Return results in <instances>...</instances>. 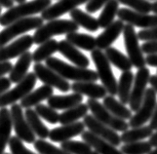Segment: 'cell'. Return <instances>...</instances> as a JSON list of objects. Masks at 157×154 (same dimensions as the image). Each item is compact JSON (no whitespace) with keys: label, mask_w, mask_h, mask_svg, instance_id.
<instances>
[{"label":"cell","mask_w":157,"mask_h":154,"mask_svg":"<svg viewBox=\"0 0 157 154\" xmlns=\"http://www.w3.org/2000/svg\"><path fill=\"white\" fill-rule=\"evenodd\" d=\"M157 104V93L152 87L147 89L144 101L140 108L129 120V126L131 128H136L144 126L150 120Z\"/></svg>","instance_id":"cell-9"},{"label":"cell","mask_w":157,"mask_h":154,"mask_svg":"<svg viewBox=\"0 0 157 154\" xmlns=\"http://www.w3.org/2000/svg\"><path fill=\"white\" fill-rule=\"evenodd\" d=\"M83 101L82 95L78 94V93H73L70 95L66 96H52L47 100L48 106L52 108L56 109V110H67V109L71 108L77 104L81 103Z\"/></svg>","instance_id":"cell-24"},{"label":"cell","mask_w":157,"mask_h":154,"mask_svg":"<svg viewBox=\"0 0 157 154\" xmlns=\"http://www.w3.org/2000/svg\"><path fill=\"white\" fill-rule=\"evenodd\" d=\"M145 62H147V64H148L149 67H157V54L147 55V58H145Z\"/></svg>","instance_id":"cell-47"},{"label":"cell","mask_w":157,"mask_h":154,"mask_svg":"<svg viewBox=\"0 0 157 154\" xmlns=\"http://www.w3.org/2000/svg\"><path fill=\"white\" fill-rule=\"evenodd\" d=\"M138 37L142 41H155L157 40V26L152 29H144L138 32Z\"/></svg>","instance_id":"cell-42"},{"label":"cell","mask_w":157,"mask_h":154,"mask_svg":"<svg viewBox=\"0 0 157 154\" xmlns=\"http://www.w3.org/2000/svg\"><path fill=\"white\" fill-rule=\"evenodd\" d=\"M91 57L97 68L99 79L101 81L107 93L111 96L117 95L118 82L116 81L115 76L112 72L110 62L106 58L105 54L101 49H95V50L92 51Z\"/></svg>","instance_id":"cell-4"},{"label":"cell","mask_w":157,"mask_h":154,"mask_svg":"<svg viewBox=\"0 0 157 154\" xmlns=\"http://www.w3.org/2000/svg\"><path fill=\"white\" fill-rule=\"evenodd\" d=\"M83 122L88 131H90L91 133H93L97 137L110 142L111 144L115 146L121 144V136H119L116 131L109 128L105 124L101 123L93 114L86 115L83 118Z\"/></svg>","instance_id":"cell-12"},{"label":"cell","mask_w":157,"mask_h":154,"mask_svg":"<svg viewBox=\"0 0 157 154\" xmlns=\"http://www.w3.org/2000/svg\"><path fill=\"white\" fill-rule=\"evenodd\" d=\"M89 107L87 103H79L69 109L64 110L63 113L59 114V123L62 125L70 124L77 122V120L84 118L88 114Z\"/></svg>","instance_id":"cell-33"},{"label":"cell","mask_w":157,"mask_h":154,"mask_svg":"<svg viewBox=\"0 0 157 154\" xmlns=\"http://www.w3.org/2000/svg\"><path fill=\"white\" fill-rule=\"evenodd\" d=\"M25 116L31 130L33 131V133L37 137H39V139L45 140L47 137H49L50 131L47 128V126L41 121V117L37 114L35 109L26 108L25 111Z\"/></svg>","instance_id":"cell-27"},{"label":"cell","mask_w":157,"mask_h":154,"mask_svg":"<svg viewBox=\"0 0 157 154\" xmlns=\"http://www.w3.org/2000/svg\"><path fill=\"white\" fill-rule=\"evenodd\" d=\"M61 148L63 150L69 152L70 154H91L92 153V146L88 144L87 142L78 141H67L62 142Z\"/></svg>","instance_id":"cell-36"},{"label":"cell","mask_w":157,"mask_h":154,"mask_svg":"<svg viewBox=\"0 0 157 154\" xmlns=\"http://www.w3.org/2000/svg\"><path fill=\"white\" fill-rule=\"evenodd\" d=\"M33 72L36 74L37 78L45 85H49L64 93L71 90V85L69 84V82H67V79H64L55 70L48 67L47 65L42 64L41 63L35 64L33 65Z\"/></svg>","instance_id":"cell-13"},{"label":"cell","mask_w":157,"mask_h":154,"mask_svg":"<svg viewBox=\"0 0 157 154\" xmlns=\"http://www.w3.org/2000/svg\"><path fill=\"white\" fill-rule=\"evenodd\" d=\"M66 39L68 42L73 44L75 47H78L86 51L92 52L97 47V41L94 36L85 33H79L77 31L67 34Z\"/></svg>","instance_id":"cell-31"},{"label":"cell","mask_w":157,"mask_h":154,"mask_svg":"<svg viewBox=\"0 0 157 154\" xmlns=\"http://www.w3.org/2000/svg\"><path fill=\"white\" fill-rule=\"evenodd\" d=\"M10 111L16 136L26 144H34L36 141V135L33 133L29 122L26 121L25 112L23 111V107L21 104H13L10 108Z\"/></svg>","instance_id":"cell-10"},{"label":"cell","mask_w":157,"mask_h":154,"mask_svg":"<svg viewBox=\"0 0 157 154\" xmlns=\"http://www.w3.org/2000/svg\"><path fill=\"white\" fill-rule=\"evenodd\" d=\"M156 74H157V73H156Z\"/></svg>","instance_id":"cell-58"},{"label":"cell","mask_w":157,"mask_h":154,"mask_svg":"<svg viewBox=\"0 0 157 154\" xmlns=\"http://www.w3.org/2000/svg\"><path fill=\"white\" fill-rule=\"evenodd\" d=\"M102 104L109 110L113 115L115 116L124 119V120H130L133 116L132 110L130 108H127L125 104L122 103L120 101H117L114 98V96H106L104 98V102Z\"/></svg>","instance_id":"cell-28"},{"label":"cell","mask_w":157,"mask_h":154,"mask_svg":"<svg viewBox=\"0 0 157 154\" xmlns=\"http://www.w3.org/2000/svg\"><path fill=\"white\" fill-rule=\"evenodd\" d=\"M9 147L12 154H35L34 152L29 150V148H26L23 144V141L20 140L17 136L11 137L9 141Z\"/></svg>","instance_id":"cell-41"},{"label":"cell","mask_w":157,"mask_h":154,"mask_svg":"<svg viewBox=\"0 0 157 154\" xmlns=\"http://www.w3.org/2000/svg\"><path fill=\"white\" fill-rule=\"evenodd\" d=\"M91 154H100V153H99L98 151H96V150H95V151H92V153H91Z\"/></svg>","instance_id":"cell-56"},{"label":"cell","mask_w":157,"mask_h":154,"mask_svg":"<svg viewBox=\"0 0 157 154\" xmlns=\"http://www.w3.org/2000/svg\"><path fill=\"white\" fill-rule=\"evenodd\" d=\"M110 0H89V1L86 3V10H87V12L90 14L96 13L97 11L101 9Z\"/></svg>","instance_id":"cell-43"},{"label":"cell","mask_w":157,"mask_h":154,"mask_svg":"<svg viewBox=\"0 0 157 154\" xmlns=\"http://www.w3.org/2000/svg\"><path fill=\"white\" fill-rule=\"evenodd\" d=\"M59 52L76 67L87 68L90 65L89 59L67 39L59 42Z\"/></svg>","instance_id":"cell-19"},{"label":"cell","mask_w":157,"mask_h":154,"mask_svg":"<svg viewBox=\"0 0 157 154\" xmlns=\"http://www.w3.org/2000/svg\"><path fill=\"white\" fill-rule=\"evenodd\" d=\"M117 16L119 20L123 21L124 23L132 25L133 26L142 27L144 29L157 26V14L148 15L145 13H139L127 8H120Z\"/></svg>","instance_id":"cell-14"},{"label":"cell","mask_w":157,"mask_h":154,"mask_svg":"<svg viewBox=\"0 0 157 154\" xmlns=\"http://www.w3.org/2000/svg\"><path fill=\"white\" fill-rule=\"evenodd\" d=\"M0 5L3 8H12L14 6V0H0Z\"/></svg>","instance_id":"cell-49"},{"label":"cell","mask_w":157,"mask_h":154,"mask_svg":"<svg viewBox=\"0 0 157 154\" xmlns=\"http://www.w3.org/2000/svg\"><path fill=\"white\" fill-rule=\"evenodd\" d=\"M37 76L34 72L28 73L25 78L20 81L12 90H8L6 93L0 96V108L13 106L18 101H21L33 90L36 84Z\"/></svg>","instance_id":"cell-7"},{"label":"cell","mask_w":157,"mask_h":154,"mask_svg":"<svg viewBox=\"0 0 157 154\" xmlns=\"http://www.w3.org/2000/svg\"><path fill=\"white\" fill-rule=\"evenodd\" d=\"M13 122L11 111L6 107L0 108V154H4L5 148L11 139Z\"/></svg>","instance_id":"cell-22"},{"label":"cell","mask_w":157,"mask_h":154,"mask_svg":"<svg viewBox=\"0 0 157 154\" xmlns=\"http://www.w3.org/2000/svg\"><path fill=\"white\" fill-rule=\"evenodd\" d=\"M149 126L152 128V130H157V104H156V107L152 113V116L150 118Z\"/></svg>","instance_id":"cell-48"},{"label":"cell","mask_w":157,"mask_h":154,"mask_svg":"<svg viewBox=\"0 0 157 154\" xmlns=\"http://www.w3.org/2000/svg\"><path fill=\"white\" fill-rule=\"evenodd\" d=\"M33 146L39 154H70L69 152L63 150V148H59L42 139L36 140Z\"/></svg>","instance_id":"cell-39"},{"label":"cell","mask_w":157,"mask_h":154,"mask_svg":"<svg viewBox=\"0 0 157 154\" xmlns=\"http://www.w3.org/2000/svg\"><path fill=\"white\" fill-rule=\"evenodd\" d=\"M87 106L89 107V110L97 119L114 131L122 132L123 133V132H125L126 130L129 129L130 126L126 120L121 119L115 116V115H113L104 104L101 103L97 100L89 98L87 101Z\"/></svg>","instance_id":"cell-6"},{"label":"cell","mask_w":157,"mask_h":154,"mask_svg":"<svg viewBox=\"0 0 157 154\" xmlns=\"http://www.w3.org/2000/svg\"><path fill=\"white\" fill-rule=\"evenodd\" d=\"M79 25L73 21L69 20H52L37 29L33 34L34 44L40 45L41 43L51 39L53 36L68 34L78 30Z\"/></svg>","instance_id":"cell-3"},{"label":"cell","mask_w":157,"mask_h":154,"mask_svg":"<svg viewBox=\"0 0 157 154\" xmlns=\"http://www.w3.org/2000/svg\"><path fill=\"white\" fill-rule=\"evenodd\" d=\"M52 5V0H31L29 2L18 4L8 9L0 18V25L2 26H7L14 21L29 17H33L45 11Z\"/></svg>","instance_id":"cell-2"},{"label":"cell","mask_w":157,"mask_h":154,"mask_svg":"<svg viewBox=\"0 0 157 154\" xmlns=\"http://www.w3.org/2000/svg\"><path fill=\"white\" fill-rule=\"evenodd\" d=\"M142 50L144 54H147V55L157 54V40L145 41L142 46Z\"/></svg>","instance_id":"cell-44"},{"label":"cell","mask_w":157,"mask_h":154,"mask_svg":"<svg viewBox=\"0 0 157 154\" xmlns=\"http://www.w3.org/2000/svg\"><path fill=\"white\" fill-rule=\"evenodd\" d=\"M124 26H125L124 21L121 20H118L114 21L110 25L105 27V30L96 38L97 48L101 49V50H105V49L109 48L111 44L123 32Z\"/></svg>","instance_id":"cell-18"},{"label":"cell","mask_w":157,"mask_h":154,"mask_svg":"<svg viewBox=\"0 0 157 154\" xmlns=\"http://www.w3.org/2000/svg\"><path fill=\"white\" fill-rule=\"evenodd\" d=\"M150 76L151 75L149 69L145 67L139 68L136 75H135L131 98H130V102H129L130 109L132 111L136 112L140 108V104H142L144 98V94L147 89V86L149 83Z\"/></svg>","instance_id":"cell-11"},{"label":"cell","mask_w":157,"mask_h":154,"mask_svg":"<svg viewBox=\"0 0 157 154\" xmlns=\"http://www.w3.org/2000/svg\"><path fill=\"white\" fill-rule=\"evenodd\" d=\"M148 154H157V147H155L154 150H151Z\"/></svg>","instance_id":"cell-54"},{"label":"cell","mask_w":157,"mask_h":154,"mask_svg":"<svg viewBox=\"0 0 157 154\" xmlns=\"http://www.w3.org/2000/svg\"><path fill=\"white\" fill-rule=\"evenodd\" d=\"M153 134V130L150 126H140V127L132 128L126 130L121 135V141L124 144H130V142L140 141L147 137H150Z\"/></svg>","instance_id":"cell-34"},{"label":"cell","mask_w":157,"mask_h":154,"mask_svg":"<svg viewBox=\"0 0 157 154\" xmlns=\"http://www.w3.org/2000/svg\"><path fill=\"white\" fill-rule=\"evenodd\" d=\"M120 150L123 154H148L152 150V146L149 141H140L123 144Z\"/></svg>","instance_id":"cell-37"},{"label":"cell","mask_w":157,"mask_h":154,"mask_svg":"<svg viewBox=\"0 0 157 154\" xmlns=\"http://www.w3.org/2000/svg\"><path fill=\"white\" fill-rule=\"evenodd\" d=\"M32 60V53L26 51L19 57L17 63L15 64L12 70L9 73V78L12 83L18 84L28 75V71L30 67Z\"/></svg>","instance_id":"cell-23"},{"label":"cell","mask_w":157,"mask_h":154,"mask_svg":"<svg viewBox=\"0 0 157 154\" xmlns=\"http://www.w3.org/2000/svg\"><path fill=\"white\" fill-rule=\"evenodd\" d=\"M44 20L42 17H29L21 20H18L7 25L3 30L0 31V48L7 45V44L18 37L21 34H24L25 32L39 29L43 25Z\"/></svg>","instance_id":"cell-5"},{"label":"cell","mask_w":157,"mask_h":154,"mask_svg":"<svg viewBox=\"0 0 157 154\" xmlns=\"http://www.w3.org/2000/svg\"><path fill=\"white\" fill-rule=\"evenodd\" d=\"M71 90L74 93L87 96L94 100L104 98L107 94V91L104 85H99L96 82H74L71 85Z\"/></svg>","instance_id":"cell-20"},{"label":"cell","mask_w":157,"mask_h":154,"mask_svg":"<svg viewBox=\"0 0 157 154\" xmlns=\"http://www.w3.org/2000/svg\"><path fill=\"white\" fill-rule=\"evenodd\" d=\"M105 54L108 60L110 62V64L114 65L118 69L122 71H128L131 70V68L133 67V64L129 57L125 56L122 52L118 51L114 47H109L105 49Z\"/></svg>","instance_id":"cell-32"},{"label":"cell","mask_w":157,"mask_h":154,"mask_svg":"<svg viewBox=\"0 0 157 154\" xmlns=\"http://www.w3.org/2000/svg\"><path fill=\"white\" fill-rule=\"evenodd\" d=\"M33 36L29 34L24 35L9 45H5L0 48V63L8 62L9 60L18 58L26 51H29L30 47L33 45Z\"/></svg>","instance_id":"cell-15"},{"label":"cell","mask_w":157,"mask_h":154,"mask_svg":"<svg viewBox=\"0 0 157 154\" xmlns=\"http://www.w3.org/2000/svg\"><path fill=\"white\" fill-rule=\"evenodd\" d=\"M34 109L42 119L46 120L50 124H57L59 122V114L57 112L56 109L52 108L51 106L39 103L35 106Z\"/></svg>","instance_id":"cell-38"},{"label":"cell","mask_w":157,"mask_h":154,"mask_svg":"<svg viewBox=\"0 0 157 154\" xmlns=\"http://www.w3.org/2000/svg\"><path fill=\"white\" fill-rule=\"evenodd\" d=\"M14 65L11 64V62H2L0 63V77L4 76L5 74L10 73V71L12 70Z\"/></svg>","instance_id":"cell-46"},{"label":"cell","mask_w":157,"mask_h":154,"mask_svg":"<svg viewBox=\"0 0 157 154\" xmlns=\"http://www.w3.org/2000/svg\"><path fill=\"white\" fill-rule=\"evenodd\" d=\"M69 16H70V18L72 19V21H75L78 25H80L81 27H83V29H87L89 31L94 32L100 29L98 20L94 17H92L89 14H86L82 10H80L78 8L73 9L71 12H70Z\"/></svg>","instance_id":"cell-29"},{"label":"cell","mask_w":157,"mask_h":154,"mask_svg":"<svg viewBox=\"0 0 157 154\" xmlns=\"http://www.w3.org/2000/svg\"><path fill=\"white\" fill-rule=\"evenodd\" d=\"M59 51V42L55 39H49L41 43L39 47L32 53V60L35 64L44 62Z\"/></svg>","instance_id":"cell-30"},{"label":"cell","mask_w":157,"mask_h":154,"mask_svg":"<svg viewBox=\"0 0 157 154\" xmlns=\"http://www.w3.org/2000/svg\"><path fill=\"white\" fill-rule=\"evenodd\" d=\"M119 1L118 0H110L107 2L102 9L100 17L98 19L100 27L105 29L108 25H110L114 21L115 16H117L119 11Z\"/></svg>","instance_id":"cell-35"},{"label":"cell","mask_w":157,"mask_h":154,"mask_svg":"<svg viewBox=\"0 0 157 154\" xmlns=\"http://www.w3.org/2000/svg\"><path fill=\"white\" fill-rule=\"evenodd\" d=\"M118 1L139 13L149 14L152 11V4L149 0H118Z\"/></svg>","instance_id":"cell-40"},{"label":"cell","mask_w":157,"mask_h":154,"mask_svg":"<svg viewBox=\"0 0 157 154\" xmlns=\"http://www.w3.org/2000/svg\"><path fill=\"white\" fill-rule=\"evenodd\" d=\"M12 81L10 80L9 77H0V96L3 95L4 93H6L10 88Z\"/></svg>","instance_id":"cell-45"},{"label":"cell","mask_w":157,"mask_h":154,"mask_svg":"<svg viewBox=\"0 0 157 154\" xmlns=\"http://www.w3.org/2000/svg\"><path fill=\"white\" fill-rule=\"evenodd\" d=\"M152 12L154 14H157V0L154 3H152Z\"/></svg>","instance_id":"cell-52"},{"label":"cell","mask_w":157,"mask_h":154,"mask_svg":"<svg viewBox=\"0 0 157 154\" xmlns=\"http://www.w3.org/2000/svg\"><path fill=\"white\" fill-rule=\"evenodd\" d=\"M134 79L135 75L131 70L123 71V73L120 75V78H119L117 95L119 97V101L124 104H127L130 102Z\"/></svg>","instance_id":"cell-26"},{"label":"cell","mask_w":157,"mask_h":154,"mask_svg":"<svg viewBox=\"0 0 157 154\" xmlns=\"http://www.w3.org/2000/svg\"><path fill=\"white\" fill-rule=\"evenodd\" d=\"M2 6H1V5H0V18H1V12H2Z\"/></svg>","instance_id":"cell-55"},{"label":"cell","mask_w":157,"mask_h":154,"mask_svg":"<svg viewBox=\"0 0 157 154\" xmlns=\"http://www.w3.org/2000/svg\"><path fill=\"white\" fill-rule=\"evenodd\" d=\"M46 65L67 80L74 82H97L99 79V75L95 70L73 67L58 58L51 57L47 59Z\"/></svg>","instance_id":"cell-1"},{"label":"cell","mask_w":157,"mask_h":154,"mask_svg":"<svg viewBox=\"0 0 157 154\" xmlns=\"http://www.w3.org/2000/svg\"><path fill=\"white\" fill-rule=\"evenodd\" d=\"M149 84L153 88L157 93V74L156 75H151L149 79Z\"/></svg>","instance_id":"cell-50"},{"label":"cell","mask_w":157,"mask_h":154,"mask_svg":"<svg viewBox=\"0 0 157 154\" xmlns=\"http://www.w3.org/2000/svg\"><path fill=\"white\" fill-rule=\"evenodd\" d=\"M149 142L152 147H157V130L149 137Z\"/></svg>","instance_id":"cell-51"},{"label":"cell","mask_w":157,"mask_h":154,"mask_svg":"<svg viewBox=\"0 0 157 154\" xmlns=\"http://www.w3.org/2000/svg\"><path fill=\"white\" fill-rule=\"evenodd\" d=\"M123 37L126 52L133 67L138 69L144 67L145 64H147V62H145V58L144 57L142 47L139 44L138 33H136L135 27L132 25H125L123 29Z\"/></svg>","instance_id":"cell-8"},{"label":"cell","mask_w":157,"mask_h":154,"mask_svg":"<svg viewBox=\"0 0 157 154\" xmlns=\"http://www.w3.org/2000/svg\"><path fill=\"white\" fill-rule=\"evenodd\" d=\"M86 126L84 122H74L62 125L61 127L54 128L50 131L49 139L54 142H63L71 140L72 137L82 135Z\"/></svg>","instance_id":"cell-17"},{"label":"cell","mask_w":157,"mask_h":154,"mask_svg":"<svg viewBox=\"0 0 157 154\" xmlns=\"http://www.w3.org/2000/svg\"><path fill=\"white\" fill-rule=\"evenodd\" d=\"M89 0H59L55 4L51 5L41 13V17L44 21H52L59 18L61 16L70 13L73 9L82 4L87 3Z\"/></svg>","instance_id":"cell-16"},{"label":"cell","mask_w":157,"mask_h":154,"mask_svg":"<svg viewBox=\"0 0 157 154\" xmlns=\"http://www.w3.org/2000/svg\"><path fill=\"white\" fill-rule=\"evenodd\" d=\"M53 87L49 85H43L37 88L35 91H31L28 96H25L23 100L21 101V106L23 108H31L36 106L41 102L48 100L53 96Z\"/></svg>","instance_id":"cell-25"},{"label":"cell","mask_w":157,"mask_h":154,"mask_svg":"<svg viewBox=\"0 0 157 154\" xmlns=\"http://www.w3.org/2000/svg\"><path fill=\"white\" fill-rule=\"evenodd\" d=\"M4 154H10V153H4ZM11 154H12V153H11Z\"/></svg>","instance_id":"cell-57"},{"label":"cell","mask_w":157,"mask_h":154,"mask_svg":"<svg viewBox=\"0 0 157 154\" xmlns=\"http://www.w3.org/2000/svg\"><path fill=\"white\" fill-rule=\"evenodd\" d=\"M14 2H17L18 4H21V3L26 2V0H14Z\"/></svg>","instance_id":"cell-53"},{"label":"cell","mask_w":157,"mask_h":154,"mask_svg":"<svg viewBox=\"0 0 157 154\" xmlns=\"http://www.w3.org/2000/svg\"><path fill=\"white\" fill-rule=\"evenodd\" d=\"M81 137H82V141L87 142L92 146V148H94L100 154H123L121 150L117 149L115 145L97 137L90 131H84L81 135Z\"/></svg>","instance_id":"cell-21"}]
</instances>
